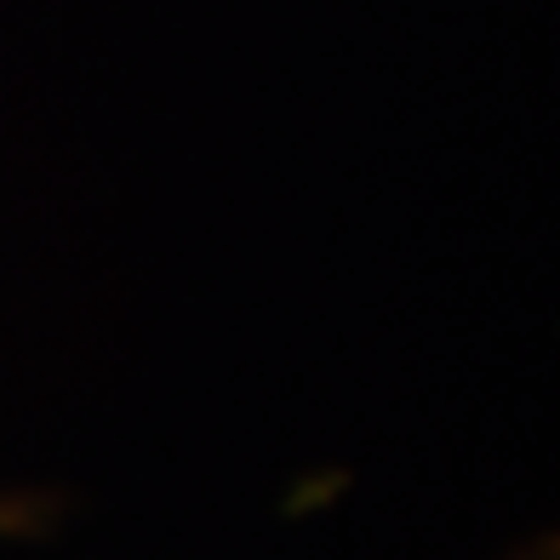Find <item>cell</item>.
Instances as JSON below:
<instances>
[{"mask_svg":"<svg viewBox=\"0 0 560 560\" xmlns=\"http://www.w3.org/2000/svg\"><path fill=\"white\" fill-rule=\"evenodd\" d=\"M35 515H40L35 503H12V498H0V526H7V532H18V526H35Z\"/></svg>","mask_w":560,"mask_h":560,"instance_id":"cell-1","label":"cell"},{"mask_svg":"<svg viewBox=\"0 0 560 560\" xmlns=\"http://www.w3.org/2000/svg\"><path fill=\"white\" fill-rule=\"evenodd\" d=\"M515 560H560V532H555V538H538V544H526Z\"/></svg>","mask_w":560,"mask_h":560,"instance_id":"cell-2","label":"cell"}]
</instances>
